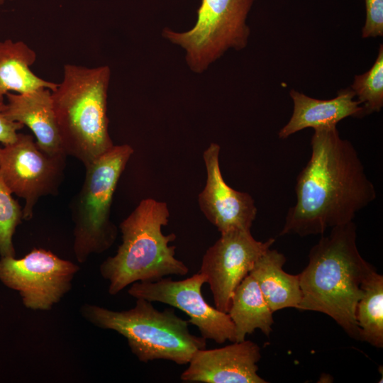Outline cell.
I'll use <instances>...</instances> for the list:
<instances>
[{
  "label": "cell",
  "mask_w": 383,
  "mask_h": 383,
  "mask_svg": "<svg viewBox=\"0 0 383 383\" xmlns=\"http://www.w3.org/2000/svg\"><path fill=\"white\" fill-rule=\"evenodd\" d=\"M311 154L296 178V201L279 235L323 234L352 222L377 197L358 152L336 126L314 130Z\"/></svg>",
  "instance_id": "6da1fadb"
},
{
  "label": "cell",
  "mask_w": 383,
  "mask_h": 383,
  "mask_svg": "<svg viewBox=\"0 0 383 383\" xmlns=\"http://www.w3.org/2000/svg\"><path fill=\"white\" fill-rule=\"evenodd\" d=\"M353 221L331 228L309 254L299 274L301 300L297 309L325 313L352 338L360 340L355 311L365 278L375 269L360 255Z\"/></svg>",
  "instance_id": "7a4b0ae2"
},
{
  "label": "cell",
  "mask_w": 383,
  "mask_h": 383,
  "mask_svg": "<svg viewBox=\"0 0 383 383\" xmlns=\"http://www.w3.org/2000/svg\"><path fill=\"white\" fill-rule=\"evenodd\" d=\"M170 211L165 202L143 199L120 224L122 242L116 253L100 265L109 282V293L116 295L137 282H155L169 275L184 276L188 267L175 257L174 233L164 235Z\"/></svg>",
  "instance_id": "3957f363"
},
{
  "label": "cell",
  "mask_w": 383,
  "mask_h": 383,
  "mask_svg": "<svg viewBox=\"0 0 383 383\" xmlns=\"http://www.w3.org/2000/svg\"><path fill=\"white\" fill-rule=\"evenodd\" d=\"M111 74L108 65L66 64L62 82L51 91L63 150L84 166L114 145L107 116Z\"/></svg>",
  "instance_id": "277c9868"
},
{
  "label": "cell",
  "mask_w": 383,
  "mask_h": 383,
  "mask_svg": "<svg viewBox=\"0 0 383 383\" xmlns=\"http://www.w3.org/2000/svg\"><path fill=\"white\" fill-rule=\"evenodd\" d=\"M135 299V306L126 311L87 304L81 313L95 326L123 336L142 362L165 360L184 365L196 351L206 348V340L191 333L188 320L177 315L173 309L160 311L148 300Z\"/></svg>",
  "instance_id": "5b68a950"
},
{
  "label": "cell",
  "mask_w": 383,
  "mask_h": 383,
  "mask_svg": "<svg viewBox=\"0 0 383 383\" xmlns=\"http://www.w3.org/2000/svg\"><path fill=\"white\" fill-rule=\"evenodd\" d=\"M133 153L129 145H113L85 165V178L72 206L73 249L79 262L108 250L116 239L111 206L118 179Z\"/></svg>",
  "instance_id": "8992f818"
},
{
  "label": "cell",
  "mask_w": 383,
  "mask_h": 383,
  "mask_svg": "<svg viewBox=\"0 0 383 383\" xmlns=\"http://www.w3.org/2000/svg\"><path fill=\"white\" fill-rule=\"evenodd\" d=\"M254 1L201 0L190 30L177 32L165 28L162 35L184 50L192 72L202 73L229 49L246 47L250 34L246 20Z\"/></svg>",
  "instance_id": "52a82bcc"
},
{
  "label": "cell",
  "mask_w": 383,
  "mask_h": 383,
  "mask_svg": "<svg viewBox=\"0 0 383 383\" xmlns=\"http://www.w3.org/2000/svg\"><path fill=\"white\" fill-rule=\"evenodd\" d=\"M66 154L41 150L32 135L18 133L16 140L0 146V176L12 194L23 199V220L33 217L38 199L58 192Z\"/></svg>",
  "instance_id": "ba28073f"
},
{
  "label": "cell",
  "mask_w": 383,
  "mask_h": 383,
  "mask_svg": "<svg viewBox=\"0 0 383 383\" xmlns=\"http://www.w3.org/2000/svg\"><path fill=\"white\" fill-rule=\"evenodd\" d=\"M79 267L50 250L34 248L24 257H1L0 281L17 291L23 305L48 311L71 289Z\"/></svg>",
  "instance_id": "9c48e42d"
},
{
  "label": "cell",
  "mask_w": 383,
  "mask_h": 383,
  "mask_svg": "<svg viewBox=\"0 0 383 383\" xmlns=\"http://www.w3.org/2000/svg\"><path fill=\"white\" fill-rule=\"evenodd\" d=\"M205 276L197 272L192 276L173 280L163 277L155 282H137L131 284L128 293L135 299L160 302L177 308L189 317L204 339L221 344L235 342V327L228 313L209 305L201 293Z\"/></svg>",
  "instance_id": "30bf717a"
},
{
  "label": "cell",
  "mask_w": 383,
  "mask_h": 383,
  "mask_svg": "<svg viewBox=\"0 0 383 383\" xmlns=\"http://www.w3.org/2000/svg\"><path fill=\"white\" fill-rule=\"evenodd\" d=\"M274 241H259L250 230L235 229L221 233L206 250L199 272L205 276L216 309L228 312L235 288Z\"/></svg>",
  "instance_id": "8fae6325"
},
{
  "label": "cell",
  "mask_w": 383,
  "mask_h": 383,
  "mask_svg": "<svg viewBox=\"0 0 383 383\" xmlns=\"http://www.w3.org/2000/svg\"><path fill=\"white\" fill-rule=\"evenodd\" d=\"M220 146L211 143L203 153L206 181L198 201L206 218L220 233L235 229L250 230L257 216L252 197L225 182L220 168Z\"/></svg>",
  "instance_id": "7c38bea8"
},
{
  "label": "cell",
  "mask_w": 383,
  "mask_h": 383,
  "mask_svg": "<svg viewBox=\"0 0 383 383\" xmlns=\"http://www.w3.org/2000/svg\"><path fill=\"white\" fill-rule=\"evenodd\" d=\"M261 358L257 344L244 340L214 349H199L181 374L185 382L266 383L257 373Z\"/></svg>",
  "instance_id": "4fadbf2b"
},
{
  "label": "cell",
  "mask_w": 383,
  "mask_h": 383,
  "mask_svg": "<svg viewBox=\"0 0 383 383\" xmlns=\"http://www.w3.org/2000/svg\"><path fill=\"white\" fill-rule=\"evenodd\" d=\"M4 114L27 126L38 147L50 155L66 154L63 150L54 111L51 90L42 88L26 93L9 92Z\"/></svg>",
  "instance_id": "5bb4252c"
},
{
  "label": "cell",
  "mask_w": 383,
  "mask_h": 383,
  "mask_svg": "<svg viewBox=\"0 0 383 383\" xmlns=\"http://www.w3.org/2000/svg\"><path fill=\"white\" fill-rule=\"evenodd\" d=\"M289 95L294 103L292 117L278 132V137L286 139L294 133L305 128L313 130L336 126L347 117H362L366 115L365 109L357 100H354L355 93L351 88L341 89L336 97L317 99L292 89Z\"/></svg>",
  "instance_id": "9a60e30c"
},
{
  "label": "cell",
  "mask_w": 383,
  "mask_h": 383,
  "mask_svg": "<svg viewBox=\"0 0 383 383\" xmlns=\"http://www.w3.org/2000/svg\"><path fill=\"white\" fill-rule=\"evenodd\" d=\"M285 256L269 248L256 261L250 274L273 312L285 308H296L301 300L299 274H290L283 270Z\"/></svg>",
  "instance_id": "2e32d148"
},
{
  "label": "cell",
  "mask_w": 383,
  "mask_h": 383,
  "mask_svg": "<svg viewBox=\"0 0 383 383\" xmlns=\"http://www.w3.org/2000/svg\"><path fill=\"white\" fill-rule=\"evenodd\" d=\"M36 58V52L23 41H0V102L4 101L9 92L56 89L57 83L45 80L31 70Z\"/></svg>",
  "instance_id": "e0dca14e"
},
{
  "label": "cell",
  "mask_w": 383,
  "mask_h": 383,
  "mask_svg": "<svg viewBox=\"0 0 383 383\" xmlns=\"http://www.w3.org/2000/svg\"><path fill=\"white\" fill-rule=\"evenodd\" d=\"M235 327V342L245 340L256 329L269 336L274 323L273 311L255 279L248 274L235 288L228 311Z\"/></svg>",
  "instance_id": "ac0fdd59"
},
{
  "label": "cell",
  "mask_w": 383,
  "mask_h": 383,
  "mask_svg": "<svg viewBox=\"0 0 383 383\" xmlns=\"http://www.w3.org/2000/svg\"><path fill=\"white\" fill-rule=\"evenodd\" d=\"M355 318L360 340L383 348V276L374 270L363 281Z\"/></svg>",
  "instance_id": "d6986e66"
},
{
  "label": "cell",
  "mask_w": 383,
  "mask_h": 383,
  "mask_svg": "<svg viewBox=\"0 0 383 383\" xmlns=\"http://www.w3.org/2000/svg\"><path fill=\"white\" fill-rule=\"evenodd\" d=\"M351 89L366 114L379 112L383 107V45H379L375 62L365 73L356 75Z\"/></svg>",
  "instance_id": "ffe728a7"
},
{
  "label": "cell",
  "mask_w": 383,
  "mask_h": 383,
  "mask_svg": "<svg viewBox=\"0 0 383 383\" xmlns=\"http://www.w3.org/2000/svg\"><path fill=\"white\" fill-rule=\"evenodd\" d=\"M23 209L0 176V255L15 257L13 236L21 223Z\"/></svg>",
  "instance_id": "44dd1931"
},
{
  "label": "cell",
  "mask_w": 383,
  "mask_h": 383,
  "mask_svg": "<svg viewBox=\"0 0 383 383\" xmlns=\"http://www.w3.org/2000/svg\"><path fill=\"white\" fill-rule=\"evenodd\" d=\"M366 20L362 30V37L383 36V0H365Z\"/></svg>",
  "instance_id": "7402d4cb"
},
{
  "label": "cell",
  "mask_w": 383,
  "mask_h": 383,
  "mask_svg": "<svg viewBox=\"0 0 383 383\" xmlns=\"http://www.w3.org/2000/svg\"><path fill=\"white\" fill-rule=\"evenodd\" d=\"M6 103L0 102V143L6 145L14 142L18 131L24 126L18 122L9 120L3 113Z\"/></svg>",
  "instance_id": "603a6c76"
},
{
  "label": "cell",
  "mask_w": 383,
  "mask_h": 383,
  "mask_svg": "<svg viewBox=\"0 0 383 383\" xmlns=\"http://www.w3.org/2000/svg\"><path fill=\"white\" fill-rule=\"evenodd\" d=\"M6 1H12V0H0V5L4 4Z\"/></svg>",
  "instance_id": "cb8c5ba5"
}]
</instances>
